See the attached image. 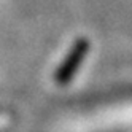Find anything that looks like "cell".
I'll list each match as a JSON object with an SVG mask.
<instances>
[{
  "label": "cell",
  "instance_id": "1",
  "mask_svg": "<svg viewBox=\"0 0 132 132\" xmlns=\"http://www.w3.org/2000/svg\"><path fill=\"white\" fill-rule=\"evenodd\" d=\"M88 51H89L88 38H80V40L75 42V45L72 46V50L67 54V57L64 59V62L61 64L59 70L56 72V75H54L56 84L65 86V84L70 83V80L75 77V73H77L80 64L84 61V57H86Z\"/></svg>",
  "mask_w": 132,
  "mask_h": 132
}]
</instances>
